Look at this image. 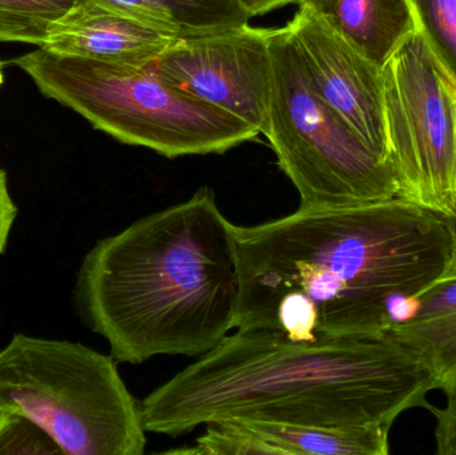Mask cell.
<instances>
[{
	"label": "cell",
	"instance_id": "obj_10",
	"mask_svg": "<svg viewBox=\"0 0 456 455\" xmlns=\"http://www.w3.org/2000/svg\"><path fill=\"white\" fill-rule=\"evenodd\" d=\"M390 427H297L224 419L206 425L187 454L198 455H387Z\"/></svg>",
	"mask_w": 456,
	"mask_h": 455
},
{
	"label": "cell",
	"instance_id": "obj_7",
	"mask_svg": "<svg viewBox=\"0 0 456 455\" xmlns=\"http://www.w3.org/2000/svg\"><path fill=\"white\" fill-rule=\"evenodd\" d=\"M387 158L396 197L444 216L456 208V85L419 32L383 66Z\"/></svg>",
	"mask_w": 456,
	"mask_h": 455
},
{
	"label": "cell",
	"instance_id": "obj_21",
	"mask_svg": "<svg viewBox=\"0 0 456 455\" xmlns=\"http://www.w3.org/2000/svg\"><path fill=\"white\" fill-rule=\"evenodd\" d=\"M447 222L450 224V230H452V240H454V256H452V264H450L449 270L444 274H456V208L454 214L450 216H446Z\"/></svg>",
	"mask_w": 456,
	"mask_h": 455
},
{
	"label": "cell",
	"instance_id": "obj_22",
	"mask_svg": "<svg viewBox=\"0 0 456 455\" xmlns=\"http://www.w3.org/2000/svg\"><path fill=\"white\" fill-rule=\"evenodd\" d=\"M3 83V72H2V64H0V85Z\"/></svg>",
	"mask_w": 456,
	"mask_h": 455
},
{
	"label": "cell",
	"instance_id": "obj_17",
	"mask_svg": "<svg viewBox=\"0 0 456 455\" xmlns=\"http://www.w3.org/2000/svg\"><path fill=\"white\" fill-rule=\"evenodd\" d=\"M0 454H63L58 443L28 417L0 411Z\"/></svg>",
	"mask_w": 456,
	"mask_h": 455
},
{
	"label": "cell",
	"instance_id": "obj_18",
	"mask_svg": "<svg viewBox=\"0 0 456 455\" xmlns=\"http://www.w3.org/2000/svg\"><path fill=\"white\" fill-rule=\"evenodd\" d=\"M436 418V453L456 455V390L446 395L444 408L428 406Z\"/></svg>",
	"mask_w": 456,
	"mask_h": 455
},
{
	"label": "cell",
	"instance_id": "obj_8",
	"mask_svg": "<svg viewBox=\"0 0 456 455\" xmlns=\"http://www.w3.org/2000/svg\"><path fill=\"white\" fill-rule=\"evenodd\" d=\"M147 69L190 95L256 128L267 123L273 87L270 28L248 23L176 39Z\"/></svg>",
	"mask_w": 456,
	"mask_h": 455
},
{
	"label": "cell",
	"instance_id": "obj_23",
	"mask_svg": "<svg viewBox=\"0 0 456 455\" xmlns=\"http://www.w3.org/2000/svg\"><path fill=\"white\" fill-rule=\"evenodd\" d=\"M455 102H456V88H455Z\"/></svg>",
	"mask_w": 456,
	"mask_h": 455
},
{
	"label": "cell",
	"instance_id": "obj_19",
	"mask_svg": "<svg viewBox=\"0 0 456 455\" xmlns=\"http://www.w3.org/2000/svg\"><path fill=\"white\" fill-rule=\"evenodd\" d=\"M16 214H18V207L13 203L8 190L7 174L4 170H0V256L4 253Z\"/></svg>",
	"mask_w": 456,
	"mask_h": 455
},
{
	"label": "cell",
	"instance_id": "obj_6",
	"mask_svg": "<svg viewBox=\"0 0 456 455\" xmlns=\"http://www.w3.org/2000/svg\"><path fill=\"white\" fill-rule=\"evenodd\" d=\"M273 87L263 135L299 194L302 210L398 194L393 167L319 95L289 26L270 28Z\"/></svg>",
	"mask_w": 456,
	"mask_h": 455
},
{
	"label": "cell",
	"instance_id": "obj_2",
	"mask_svg": "<svg viewBox=\"0 0 456 455\" xmlns=\"http://www.w3.org/2000/svg\"><path fill=\"white\" fill-rule=\"evenodd\" d=\"M428 366L393 336L295 342L236 329L150 393L147 432L179 437L224 419L297 427H393L436 390Z\"/></svg>",
	"mask_w": 456,
	"mask_h": 455
},
{
	"label": "cell",
	"instance_id": "obj_12",
	"mask_svg": "<svg viewBox=\"0 0 456 455\" xmlns=\"http://www.w3.org/2000/svg\"><path fill=\"white\" fill-rule=\"evenodd\" d=\"M428 366L436 390H456V274H444L387 331Z\"/></svg>",
	"mask_w": 456,
	"mask_h": 455
},
{
	"label": "cell",
	"instance_id": "obj_5",
	"mask_svg": "<svg viewBox=\"0 0 456 455\" xmlns=\"http://www.w3.org/2000/svg\"><path fill=\"white\" fill-rule=\"evenodd\" d=\"M0 411L23 414L69 455H143L142 402L117 360L69 341L18 334L0 352Z\"/></svg>",
	"mask_w": 456,
	"mask_h": 455
},
{
	"label": "cell",
	"instance_id": "obj_14",
	"mask_svg": "<svg viewBox=\"0 0 456 455\" xmlns=\"http://www.w3.org/2000/svg\"><path fill=\"white\" fill-rule=\"evenodd\" d=\"M144 21L176 39L226 31L248 23L236 0H88Z\"/></svg>",
	"mask_w": 456,
	"mask_h": 455
},
{
	"label": "cell",
	"instance_id": "obj_4",
	"mask_svg": "<svg viewBox=\"0 0 456 455\" xmlns=\"http://www.w3.org/2000/svg\"><path fill=\"white\" fill-rule=\"evenodd\" d=\"M13 63L40 93L74 110L94 127L166 158L224 154L260 134L147 67L61 55L42 47Z\"/></svg>",
	"mask_w": 456,
	"mask_h": 455
},
{
	"label": "cell",
	"instance_id": "obj_9",
	"mask_svg": "<svg viewBox=\"0 0 456 455\" xmlns=\"http://www.w3.org/2000/svg\"><path fill=\"white\" fill-rule=\"evenodd\" d=\"M297 4L287 26L319 95L388 162L382 69L313 8L305 3Z\"/></svg>",
	"mask_w": 456,
	"mask_h": 455
},
{
	"label": "cell",
	"instance_id": "obj_20",
	"mask_svg": "<svg viewBox=\"0 0 456 455\" xmlns=\"http://www.w3.org/2000/svg\"><path fill=\"white\" fill-rule=\"evenodd\" d=\"M244 11L248 13L249 18L265 15L271 11L278 10L284 5L297 3L299 0H236Z\"/></svg>",
	"mask_w": 456,
	"mask_h": 455
},
{
	"label": "cell",
	"instance_id": "obj_1",
	"mask_svg": "<svg viewBox=\"0 0 456 455\" xmlns=\"http://www.w3.org/2000/svg\"><path fill=\"white\" fill-rule=\"evenodd\" d=\"M236 329L295 342L382 336L449 270L446 216L402 198L235 226Z\"/></svg>",
	"mask_w": 456,
	"mask_h": 455
},
{
	"label": "cell",
	"instance_id": "obj_15",
	"mask_svg": "<svg viewBox=\"0 0 456 455\" xmlns=\"http://www.w3.org/2000/svg\"><path fill=\"white\" fill-rule=\"evenodd\" d=\"M77 0H0V42H19L43 47L51 27L61 20Z\"/></svg>",
	"mask_w": 456,
	"mask_h": 455
},
{
	"label": "cell",
	"instance_id": "obj_3",
	"mask_svg": "<svg viewBox=\"0 0 456 455\" xmlns=\"http://www.w3.org/2000/svg\"><path fill=\"white\" fill-rule=\"evenodd\" d=\"M75 302L118 362L200 357L236 329L235 224L202 187L99 240L77 272Z\"/></svg>",
	"mask_w": 456,
	"mask_h": 455
},
{
	"label": "cell",
	"instance_id": "obj_13",
	"mask_svg": "<svg viewBox=\"0 0 456 455\" xmlns=\"http://www.w3.org/2000/svg\"><path fill=\"white\" fill-rule=\"evenodd\" d=\"M383 69L417 31L407 0H299Z\"/></svg>",
	"mask_w": 456,
	"mask_h": 455
},
{
	"label": "cell",
	"instance_id": "obj_16",
	"mask_svg": "<svg viewBox=\"0 0 456 455\" xmlns=\"http://www.w3.org/2000/svg\"><path fill=\"white\" fill-rule=\"evenodd\" d=\"M415 27L456 85V0H407Z\"/></svg>",
	"mask_w": 456,
	"mask_h": 455
},
{
	"label": "cell",
	"instance_id": "obj_11",
	"mask_svg": "<svg viewBox=\"0 0 456 455\" xmlns=\"http://www.w3.org/2000/svg\"><path fill=\"white\" fill-rule=\"evenodd\" d=\"M175 40L133 16L88 0H77L51 27L42 48L61 55L147 67Z\"/></svg>",
	"mask_w": 456,
	"mask_h": 455
}]
</instances>
